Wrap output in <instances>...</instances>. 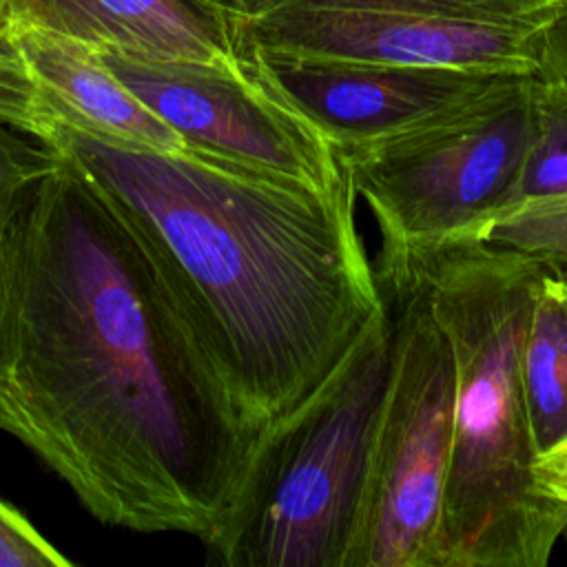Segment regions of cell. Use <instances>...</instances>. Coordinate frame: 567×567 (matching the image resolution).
Listing matches in <instances>:
<instances>
[{
  "label": "cell",
  "mask_w": 567,
  "mask_h": 567,
  "mask_svg": "<svg viewBox=\"0 0 567 567\" xmlns=\"http://www.w3.org/2000/svg\"><path fill=\"white\" fill-rule=\"evenodd\" d=\"M264 427L128 224L60 157L0 237V432L97 520L204 540Z\"/></svg>",
  "instance_id": "obj_1"
},
{
  "label": "cell",
  "mask_w": 567,
  "mask_h": 567,
  "mask_svg": "<svg viewBox=\"0 0 567 567\" xmlns=\"http://www.w3.org/2000/svg\"><path fill=\"white\" fill-rule=\"evenodd\" d=\"M38 142L128 224L233 394L264 425L315 390L383 303L346 168L319 188L188 146H126L71 128Z\"/></svg>",
  "instance_id": "obj_2"
},
{
  "label": "cell",
  "mask_w": 567,
  "mask_h": 567,
  "mask_svg": "<svg viewBox=\"0 0 567 567\" xmlns=\"http://www.w3.org/2000/svg\"><path fill=\"white\" fill-rule=\"evenodd\" d=\"M412 277L454 359V432L436 567H543L567 505L536 476L520 352L543 266L512 250L447 241L377 277Z\"/></svg>",
  "instance_id": "obj_3"
},
{
  "label": "cell",
  "mask_w": 567,
  "mask_h": 567,
  "mask_svg": "<svg viewBox=\"0 0 567 567\" xmlns=\"http://www.w3.org/2000/svg\"><path fill=\"white\" fill-rule=\"evenodd\" d=\"M392 350L383 299L315 390L264 427L233 503L202 540L213 563L350 567Z\"/></svg>",
  "instance_id": "obj_4"
},
{
  "label": "cell",
  "mask_w": 567,
  "mask_h": 567,
  "mask_svg": "<svg viewBox=\"0 0 567 567\" xmlns=\"http://www.w3.org/2000/svg\"><path fill=\"white\" fill-rule=\"evenodd\" d=\"M246 55L536 75L560 0H230Z\"/></svg>",
  "instance_id": "obj_5"
},
{
  "label": "cell",
  "mask_w": 567,
  "mask_h": 567,
  "mask_svg": "<svg viewBox=\"0 0 567 567\" xmlns=\"http://www.w3.org/2000/svg\"><path fill=\"white\" fill-rule=\"evenodd\" d=\"M534 137V78L525 75L432 126L334 151L372 210L381 266L465 239L501 208Z\"/></svg>",
  "instance_id": "obj_6"
},
{
  "label": "cell",
  "mask_w": 567,
  "mask_h": 567,
  "mask_svg": "<svg viewBox=\"0 0 567 567\" xmlns=\"http://www.w3.org/2000/svg\"><path fill=\"white\" fill-rule=\"evenodd\" d=\"M392 319V377L350 567H436L454 432V359L423 290L377 277Z\"/></svg>",
  "instance_id": "obj_7"
},
{
  "label": "cell",
  "mask_w": 567,
  "mask_h": 567,
  "mask_svg": "<svg viewBox=\"0 0 567 567\" xmlns=\"http://www.w3.org/2000/svg\"><path fill=\"white\" fill-rule=\"evenodd\" d=\"M97 53L188 148L319 188L334 184L343 173L330 142L288 106L250 62L219 66Z\"/></svg>",
  "instance_id": "obj_8"
},
{
  "label": "cell",
  "mask_w": 567,
  "mask_h": 567,
  "mask_svg": "<svg viewBox=\"0 0 567 567\" xmlns=\"http://www.w3.org/2000/svg\"><path fill=\"white\" fill-rule=\"evenodd\" d=\"M255 73L334 151L379 144L467 111L525 75L248 55Z\"/></svg>",
  "instance_id": "obj_9"
},
{
  "label": "cell",
  "mask_w": 567,
  "mask_h": 567,
  "mask_svg": "<svg viewBox=\"0 0 567 567\" xmlns=\"http://www.w3.org/2000/svg\"><path fill=\"white\" fill-rule=\"evenodd\" d=\"M0 124L35 140L71 128L126 146H186L95 49L35 27H0Z\"/></svg>",
  "instance_id": "obj_10"
},
{
  "label": "cell",
  "mask_w": 567,
  "mask_h": 567,
  "mask_svg": "<svg viewBox=\"0 0 567 567\" xmlns=\"http://www.w3.org/2000/svg\"><path fill=\"white\" fill-rule=\"evenodd\" d=\"M0 27H35L148 60L250 62L230 0H0Z\"/></svg>",
  "instance_id": "obj_11"
},
{
  "label": "cell",
  "mask_w": 567,
  "mask_h": 567,
  "mask_svg": "<svg viewBox=\"0 0 567 567\" xmlns=\"http://www.w3.org/2000/svg\"><path fill=\"white\" fill-rule=\"evenodd\" d=\"M529 434L538 454L567 441V272L538 279L520 352Z\"/></svg>",
  "instance_id": "obj_12"
},
{
  "label": "cell",
  "mask_w": 567,
  "mask_h": 567,
  "mask_svg": "<svg viewBox=\"0 0 567 567\" xmlns=\"http://www.w3.org/2000/svg\"><path fill=\"white\" fill-rule=\"evenodd\" d=\"M461 241L512 250L567 272V190L507 202Z\"/></svg>",
  "instance_id": "obj_13"
},
{
  "label": "cell",
  "mask_w": 567,
  "mask_h": 567,
  "mask_svg": "<svg viewBox=\"0 0 567 567\" xmlns=\"http://www.w3.org/2000/svg\"><path fill=\"white\" fill-rule=\"evenodd\" d=\"M567 190V86L534 80V137L507 202ZM505 202V204H507Z\"/></svg>",
  "instance_id": "obj_14"
},
{
  "label": "cell",
  "mask_w": 567,
  "mask_h": 567,
  "mask_svg": "<svg viewBox=\"0 0 567 567\" xmlns=\"http://www.w3.org/2000/svg\"><path fill=\"white\" fill-rule=\"evenodd\" d=\"M60 157L44 144L22 140L13 128L0 124V237L13 219L24 195L51 171Z\"/></svg>",
  "instance_id": "obj_15"
},
{
  "label": "cell",
  "mask_w": 567,
  "mask_h": 567,
  "mask_svg": "<svg viewBox=\"0 0 567 567\" xmlns=\"http://www.w3.org/2000/svg\"><path fill=\"white\" fill-rule=\"evenodd\" d=\"M71 558L49 543L16 507L0 498V567H69Z\"/></svg>",
  "instance_id": "obj_16"
},
{
  "label": "cell",
  "mask_w": 567,
  "mask_h": 567,
  "mask_svg": "<svg viewBox=\"0 0 567 567\" xmlns=\"http://www.w3.org/2000/svg\"><path fill=\"white\" fill-rule=\"evenodd\" d=\"M536 476L554 498L567 505V441L538 454Z\"/></svg>",
  "instance_id": "obj_17"
},
{
  "label": "cell",
  "mask_w": 567,
  "mask_h": 567,
  "mask_svg": "<svg viewBox=\"0 0 567 567\" xmlns=\"http://www.w3.org/2000/svg\"><path fill=\"white\" fill-rule=\"evenodd\" d=\"M560 536H565V543H567V523H565V527H563V534Z\"/></svg>",
  "instance_id": "obj_18"
}]
</instances>
